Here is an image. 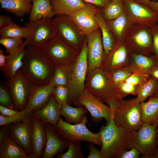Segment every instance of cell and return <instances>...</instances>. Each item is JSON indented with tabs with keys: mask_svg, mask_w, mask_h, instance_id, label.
<instances>
[{
	"mask_svg": "<svg viewBox=\"0 0 158 158\" xmlns=\"http://www.w3.org/2000/svg\"><path fill=\"white\" fill-rule=\"evenodd\" d=\"M109 73L116 83L125 81L133 74L125 66L115 68Z\"/></svg>",
	"mask_w": 158,
	"mask_h": 158,
	"instance_id": "obj_40",
	"label": "cell"
},
{
	"mask_svg": "<svg viewBox=\"0 0 158 158\" xmlns=\"http://www.w3.org/2000/svg\"><path fill=\"white\" fill-rule=\"evenodd\" d=\"M157 143L158 144V134H157Z\"/></svg>",
	"mask_w": 158,
	"mask_h": 158,
	"instance_id": "obj_59",
	"label": "cell"
},
{
	"mask_svg": "<svg viewBox=\"0 0 158 158\" xmlns=\"http://www.w3.org/2000/svg\"><path fill=\"white\" fill-rule=\"evenodd\" d=\"M87 74L101 67L105 58L99 28L87 37Z\"/></svg>",
	"mask_w": 158,
	"mask_h": 158,
	"instance_id": "obj_16",
	"label": "cell"
},
{
	"mask_svg": "<svg viewBox=\"0 0 158 158\" xmlns=\"http://www.w3.org/2000/svg\"><path fill=\"white\" fill-rule=\"evenodd\" d=\"M140 153L134 148L126 150L120 156L119 158H138Z\"/></svg>",
	"mask_w": 158,
	"mask_h": 158,
	"instance_id": "obj_48",
	"label": "cell"
},
{
	"mask_svg": "<svg viewBox=\"0 0 158 158\" xmlns=\"http://www.w3.org/2000/svg\"><path fill=\"white\" fill-rule=\"evenodd\" d=\"M23 38L1 37L0 44L5 48L6 52L11 54L15 52L22 45Z\"/></svg>",
	"mask_w": 158,
	"mask_h": 158,
	"instance_id": "obj_38",
	"label": "cell"
},
{
	"mask_svg": "<svg viewBox=\"0 0 158 158\" xmlns=\"http://www.w3.org/2000/svg\"><path fill=\"white\" fill-rule=\"evenodd\" d=\"M57 35L68 46L80 51L87 37L67 15H61L52 19Z\"/></svg>",
	"mask_w": 158,
	"mask_h": 158,
	"instance_id": "obj_10",
	"label": "cell"
},
{
	"mask_svg": "<svg viewBox=\"0 0 158 158\" xmlns=\"http://www.w3.org/2000/svg\"><path fill=\"white\" fill-rule=\"evenodd\" d=\"M96 18L101 30L102 43L106 57L114 47L116 41L107 21L103 17L101 9L96 14Z\"/></svg>",
	"mask_w": 158,
	"mask_h": 158,
	"instance_id": "obj_26",
	"label": "cell"
},
{
	"mask_svg": "<svg viewBox=\"0 0 158 158\" xmlns=\"http://www.w3.org/2000/svg\"><path fill=\"white\" fill-rule=\"evenodd\" d=\"M61 107L62 105L56 102L52 95L46 104L35 111L32 115L54 126L60 117Z\"/></svg>",
	"mask_w": 158,
	"mask_h": 158,
	"instance_id": "obj_24",
	"label": "cell"
},
{
	"mask_svg": "<svg viewBox=\"0 0 158 158\" xmlns=\"http://www.w3.org/2000/svg\"><path fill=\"white\" fill-rule=\"evenodd\" d=\"M71 66L55 65L54 75L50 83L54 86L61 85L68 87Z\"/></svg>",
	"mask_w": 158,
	"mask_h": 158,
	"instance_id": "obj_33",
	"label": "cell"
},
{
	"mask_svg": "<svg viewBox=\"0 0 158 158\" xmlns=\"http://www.w3.org/2000/svg\"><path fill=\"white\" fill-rule=\"evenodd\" d=\"M152 158H158V146H157L155 153Z\"/></svg>",
	"mask_w": 158,
	"mask_h": 158,
	"instance_id": "obj_56",
	"label": "cell"
},
{
	"mask_svg": "<svg viewBox=\"0 0 158 158\" xmlns=\"http://www.w3.org/2000/svg\"><path fill=\"white\" fill-rule=\"evenodd\" d=\"M86 3L94 5L97 7L102 8L106 6L110 2V0H83Z\"/></svg>",
	"mask_w": 158,
	"mask_h": 158,
	"instance_id": "obj_49",
	"label": "cell"
},
{
	"mask_svg": "<svg viewBox=\"0 0 158 158\" xmlns=\"http://www.w3.org/2000/svg\"><path fill=\"white\" fill-rule=\"evenodd\" d=\"M89 124L86 116L80 123L74 125L64 121L60 117L54 127L58 134L69 142L85 141L101 147L100 132L94 133L87 128Z\"/></svg>",
	"mask_w": 158,
	"mask_h": 158,
	"instance_id": "obj_5",
	"label": "cell"
},
{
	"mask_svg": "<svg viewBox=\"0 0 158 158\" xmlns=\"http://www.w3.org/2000/svg\"><path fill=\"white\" fill-rule=\"evenodd\" d=\"M113 119L118 127L130 132L137 130L143 123L140 103L135 98L121 100L114 109Z\"/></svg>",
	"mask_w": 158,
	"mask_h": 158,
	"instance_id": "obj_4",
	"label": "cell"
},
{
	"mask_svg": "<svg viewBox=\"0 0 158 158\" xmlns=\"http://www.w3.org/2000/svg\"><path fill=\"white\" fill-rule=\"evenodd\" d=\"M158 85V81L151 77L145 82L140 85L138 94L135 98L141 103L148 98L152 96Z\"/></svg>",
	"mask_w": 158,
	"mask_h": 158,
	"instance_id": "obj_36",
	"label": "cell"
},
{
	"mask_svg": "<svg viewBox=\"0 0 158 158\" xmlns=\"http://www.w3.org/2000/svg\"><path fill=\"white\" fill-rule=\"evenodd\" d=\"M52 95L56 102L61 105L68 104V87L61 85L55 86L54 87Z\"/></svg>",
	"mask_w": 158,
	"mask_h": 158,
	"instance_id": "obj_39",
	"label": "cell"
},
{
	"mask_svg": "<svg viewBox=\"0 0 158 158\" xmlns=\"http://www.w3.org/2000/svg\"><path fill=\"white\" fill-rule=\"evenodd\" d=\"M32 7L29 20L52 18L54 15L51 0H32Z\"/></svg>",
	"mask_w": 158,
	"mask_h": 158,
	"instance_id": "obj_30",
	"label": "cell"
},
{
	"mask_svg": "<svg viewBox=\"0 0 158 158\" xmlns=\"http://www.w3.org/2000/svg\"><path fill=\"white\" fill-rule=\"evenodd\" d=\"M150 75L158 81V65L154 66L151 70Z\"/></svg>",
	"mask_w": 158,
	"mask_h": 158,
	"instance_id": "obj_54",
	"label": "cell"
},
{
	"mask_svg": "<svg viewBox=\"0 0 158 158\" xmlns=\"http://www.w3.org/2000/svg\"></svg>",
	"mask_w": 158,
	"mask_h": 158,
	"instance_id": "obj_62",
	"label": "cell"
},
{
	"mask_svg": "<svg viewBox=\"0 0 158 158\" xmlns=\"http://www.w3.org/2000/svg\"><path fill=\"white\" fill-rule=\"evenodd\" d=\"M131 54L123 40L116 42L101 67L109 72L115 68L125 66L129 61Z\"/></svg>",
	"mask_w": 158,
	"mask_h": 158,
	"instance_id": "obj_18",
	"label": "cell"
},
{
	"mask_svg": "<svg viewBox=\"0 0 158 158\" xmlns=\"http://www.w3.org/2000/svg\"><path fill=\"white\" fill-rule=\"evenodd\" d=\"M68 148V150L66 152L58 154L56 158H84L80 141L69 142Z\"/></svg>",
	"mask_w": 158,
	"mask_h": 158,
	"instance_id": "obj_37",
	"label": "cell"
},
{
	"mask_svg": "<svg viewBox=\"0 0 158 158\" xmlns=\"http://www.w3.org/2000/svg\"><path fill=\"white\" fill-rule=\"evenodd\" d=\"M135 2L139 4L144 5L147 6L148 2L150 0H132Z\"/></svg>",
	"mask_w": 158,
	"mask_h": 158,
	"instance_id": "obj_55",
	"label": "cell"
},
{
	"mask_svg": "<svg viewBox=\"0 0 158 158\" xmlns=\"http://www.w3.org/2000/svg\"><path fill=\"white\" fill-rule=\"evenodd\" d=\"M151 9L158 14V1H153L150 0L147 6Z\"/></svg>",
	"mask_w": 158,
	"mask_h": 158,
	"instance_id": "obj_53",
	"label": "cell"
},
{
	"mask_svg": "<svg viewBox=\"0 0 158 158\" xmlns=\"http://www.w3.org/2000/svg\"><path fill=\"white\" fill-rule=\"evenodd\" d=\"M13 22L11 18L6 15L0 16V28L5 27Z\"/></svg>",
	"mask_w": 158,
	"mask_h": 158,
	"instance_id": "obj_51",
	"label": "cell"
},
{
	"mask_svg": "<svg viewBox=\"0 0 158 158\" xmlns=\"http://www.w3.org/2000/svg\"><path fill=\"white\" fill-rule=\"evenodd\" d=\"M0 112L1 115L5 116H22L30 117L26 114L24 110L18 111L0 105Z\"/></svg>",
	"mask_w": 158,
	"mask_h": 158,
	"instance_id": "obj_44",
	"label": "cell"
},
{
	"mask_svg": "<svg viewBox=\"0 0 158 158\" xmlns=\"http://www.w3.org/2000/svg\"><path fill=\"white\" fill-rule=\"evenodd\" d=\"M158 65L154 55L150 56L131 53L128 62L125 66L132 73L150 75L151 70Z\"/></svg>",
	"mask_w": 158,
	"mask_h": 158,
	"instance_id": "obj_22",
	"label": "cell"
},
{
	"mask_svg": "<svg viewBox=\"0 0 158 158\" xmlns=\"http://www.w3.org/2000/svg\"><path fill=\"white\" fill-rule=\"evenodd\" d=\"M31 117L10 125L9 136L29 154L32 153Z\"/></svg>",
	"mask_w": 158,
	"mask_h": 158,
	"instance_id": "obj_19",
	"label": "cell"
},
{
	"mask_svg": "<svg viewBox=\"0 0 158 158\" xmlns=\"http://www.w3.org/2000/svg\"><path fill=\"white\" fill-rule=\"evenodd\" d=\"M85 90L114 108L123 99L117 84L109 73L101 67L87 74Z\"/></svg>",
	"mask_w": 158,
	"mask_h": 158,
	"instance_id": "obj_2",
	"label": "cell"
},
{
	"mask_svg": "<svg viewBox=\"0 0 158 158\" xmlns=\"http://www.w3.org/2000/svg\"><path fill=\"white\" fill-rule=\"evenodd\" d=\"M55 15L69 16L86 4L83 0H51Z\"/></svg>",
	"mask_w": 158,
	"mask_h": 158,
	"instance_id": "obj_27",
	"label": "cell"
},
{
	"mask_svg": "<svg viewBox=\"0 0 158 158\" xmlns=\"http://www.w3.org/2000/svg\"><path fill=\"white\" fill-rule=\"evenodd\" d=\"M0 34L1 37L24 38L27 39L30 35L31 30L27 26L20 27L12 22L0 28Z\"/></svg>",
	"mask_w": 158,
	"mask_h": 158,
	"instance_id": "obj_34",
	"label": "cell"
},
{
	"mask_svg": "<svg viewBox=\"0 0 158 158\" xmlns=\"http://www.w3.org/2000/svg\"><path fill=\"white\" fill-rule=\"evenodd\" d=\"M106 21L116 42L123 40L126 34L132 24L125 11L118 18Z\"/></svg>",
	"mask_w": 158,
	"mask_h": 158,
	"instance_id": "obj_31",
	"label": "cell"
},
{
	"mask_svg": "<svg viewBox=\"0 0 158 158\" xmlns=\"http://www.w3.org/2000/svg\"><path fill=\"white\" fill-rule=\"evenodd\" d=\"M140 106L143 122L158 124V97H149L147 102L140 103Z\"/></svg>",
	"mask_w": 158,
	"mask_h": 158,
	"instance_id": "obj_29",
	"label": "cell"
},
{
	"mask_svg": "<svg viewBox=\"0 0 158 158\" xmlns=\"http://www.w3.org/2000/svg\"><path fill=\"white\" fill-rule=\"evenodd\" d=\"M55 66L41 48L28 44L20 69L32 85H42L49 83L54 75Z\"/></svg>",
	"mask_w": 158,
	"mask_h": 158,
	"instance_id": "obj_1",
	"label": "cell"
},
{
	"mask_svg": "<svg viewBox=\"0 0 158 158\" xmlns=\"http://www.w3.org/2000/svg\"><path fill=\"white\" fill-rule=\"evenodd\" d=\"M0 105L12 109L15 106L8 90L4 84H1L0 86Z\"/></svg>",
	"mask_w": 158,
	"mask_h": 158,
	"instance_id": "obj_42",
	"label": "cell"
},
{
	"mask_svg": "<svg viewBox=\"0 0 158 158\" xmlns=\"http://www.w3.org/2000/svg\"><path fill=\"white\" fill-rule=\"evenodd\" d=\"M46 141L42 158H52L68 148L69 142L62 137L51 124L45 123Z\"/></svg>",
	"mask_w": 158,
	"mask_h": 158,
	"instance_id": "obj_20",
	"label": "cell"
},
{
	"mask_svg": "<svg viewBox=\"0 0 158 158\" xmlns=\"http://www.w3.org/2000/svg\"><path fill=\"white\" fill-rule=\"evenodd\" d=\"M151 77L150 75L133 73L125 81L134 85H140L145 82Z\"/></svg>",
	"mask_w": 158,
	"mask_h": 158,
	"instance_id": "obj_43",
	"label": "cell"
},
{
	"mask_svg": "<svg viewBox=\"0 0 158 158\" xmlns=\"http://www.w3.org/2000/svg\"><path fill=\"white\" fill-rule=\"evenodd\" d=\"M25 26L31 30L30 36L26 39L28 44L41 48L49 40L57 35L52 18H42L29 20Z\"/></svg>",
	"mask_w": 158,
	"mask_h": 158,
	"instance_id": "obj_12",
	"label": "cell"
},
{
	"mask_svg": "<svg viewBox=\"0 0 158 158\" xmlns=\"http://www.w3.org/2000/svg\"><path fill=\"white\" fill-rule=\"evenodd\" d=\"M0 158H34L8 135L0 143Z\"/></svg>",
	"mask_w": 158,
	"mask_h": 158,
	"instance_id": "obj_25",
	"label": "cell"
},
{
	"mask_svg": "<svg viewBox=\"0 0 158 158\" xmlns=\"http://www.w3.org/2000/svg\"><path fill=\"white\" fill-rule=\"evenodd\" d=\"M28 44V40L25 39L21 46L15 52L6 55V64L1 71L8 81L13 78L22 67L26 47Z\"/></svg>",
	"mask_w": 158,
	"mask_h": 158,
	"instance_id": "obj_23",
	"label": "cell"
},
{
	"mask_svg": "<svg viewBox=\"0 0 158 158\" xmlns=\"http://www.w3.org/2000/svg\"><path fill=\"white\" fill-rule=\"evenodd\" d=\"M87 38L76 59L71 66L68 104L70 105L85 90L87 73Z\"/></svg>",
	"mask_w": 158,
	"mask_h": 158,
	"instance_id": "obj_6",
	"label": "cell"
},
{
	"mask_svg": "<svg viewBox=\"0 0 158 158\" xmlns=\"http://www.w3.org/2000/svg\"><path fill=\"white\" fill-rule=\"evenodd\" d=\"M157 24H158V23H157Z\"/></svg>",
	"mask_w": 158,
	"mask_h": 158,
	"instance_id": "obj_61",
	"label": "cell"
},
{
	"mask_svg": "<svg viewBox=\"0 0 158 158\" xmlns=\"http://www.w3.org/2000/svg\"><path fill=\"white\" fill-rule=\"evenodd\" d=\"M153 38L152 53L158 61V25L157 24L150 28Z\"/></svg>",
	"mask_w": 158,
	"mask_h": 158,
	"instance_id": "obj_46",
	"label": "cell"
},
{
	"mask_svg": "<svg viewBox=\"0 0 158 158\" xmlns=\"http://www.w3.org/2000/svg\"><path fill=\"white\" fill-rule=\"evenodd\" d=\"M32 154L34 158L42 157L46 141L45 123L37 117H31Z\"/></svg>",
	"mask_w": 158,
	"mask_h": 158,
	"instance_id": "obj_21",
	"label": "cell"
},
{
	"mask_svg": "<svg viewBox=\"0 0 158 158\" xmlns=\"http://www.w3.org/2000/svg\"><path fill=\"white\" fill-rule=\"evenodd\" d=\"M28 117L22 116H8L0 115V126H2L21 121L25 120Z\"/></svg>",
	"mask_w": 158,
	"mask_h": 158,
	"instance_id": "obj_45",
	"label": "cell"
},
{
	"mask_svg": "<svg viewBox=\"0 0 158 158\" xmlns=\"http://www.w3.org/2000/svg\"><path fill=\"white\" fill-rule=\"evenodd\" d=\"M123 40L131 53L150 56L152 53L153 36L148 27L132 24Z\"/></svg>",
	"mask_w": 158,
	"mask_h": 158,
	"instance_id": "obj_7",
	"label": "cell"
},
{
	"mask_svg": "<svg viewBox=\"0 0 158 158\" xmlns=\"http://www.w3.org/2000/svg\"><path fill=\"white\" fill-rule=\"evenodd\" d=\"M124 11L132 24L151 28L158 23V14L148 6L132 0H123Z\"/></svg>",
	"mask_w": 158,
	"mask_h": 158,
	"instance_id": "obj_14",
	"label": "cell"
},
{
	"mask_svg": "<svg viewBox=\"0 0 158 158\" xmlns=\"http://www.w3.org/2000/svg\"><path fill=\"white\" fill-rule=\"evenodd\" d=\"M1 8L18 17L30 14L32 0H0Z\"/></svg>",
	"mask_w": 158,
	"mask_h": 158,
	"instance_id": "obj_28",
	"label": "cell"
},
{
	"mask_svg": "<svg viewBox=\"0 0 158 158\" xmlns=\"http://www.w3.org/2000/svg\"><path fill=\"white\" fill-rule=\"evenodd\" d=\"M10 125L1 126L0 130V143L8 135Z\"/></svg>",
	"mask_w": 158,
	"mask_h": 158,
	"instance_id": "obj_50",
	"label": "cell"
},
{
	"mask_svg": "<svg viewBox=\"0 0 158 158\" xmlns=\"http://www.w3.org/2000/svg\"><path fill=\"white\" fill-rule=\"evenodd\" d=\"M54 86L51 83L46 85H33L27 104L23 110L31 117L36 111L43 107L52 95Z\"/></svg>",
	"mask_w": 158,
	"mask_h": 158,
	"instance_id": "obj_17",
	"label": "cell"
},
{
	"mask_svg": "<svg viewBox=\"0 0 158 158\" xmlns=\"http://www.w3.org/2000/svg\"><path fill=\"white\" fill-rule=\"evenodd\" d=\"M116 83L123 99L128 95H137L140 85H134L125 81Z\"/></svg>",
	"mask_w": 158,
	"mask_h": 158,
	"instance_id": "obj_41",
	"label": "cell"
},
{
	"mask_svg": "<svg viewBox=\"0 0 158 158\" xmlns=\"http://www.w3.org/2000/svg\"><path fill=\"white\" fill-rule=\"evenodd\" d=\"M99 132L102 141L100 151L103 158H119L129 150L131 132L117 126L113 118L108 124L102 127Z\"/></svg>",
	"mask_w": 158,
	"mask_h": 158,
	"instance_id": "obj_3",
	"label": "cell"
},
{
	"mask_svg": "<svg viewBox=\"0 0 158 158\" xmlns=\"http://www.w3.org/2000/svg\"><path fill=\"white\" fill-rule=\"evenodd\" d=\"M77 106H83L90 114L92 121L97 123L104 118L108 124L113 118L114 108L105 104L88 91L85 90L73 103Z\"/></svg>",
	"mask_w": 158,
	"mask_h": 158,
	"instance_id": "obj_11",
	"label": "cell"
},
{
	"mask_svg": "<svg viewBox=\"0 0 158 158\" xmlns=\"http://www.w3.org/2000/svg\"><path fill=\"white\" fill-rule=\"evenodd\" d=\"M152 96L158 97V85Z\"/></svg>",
	"mask_w": 158,
	"mask_h": 158,
	"instance_id": "obj_57",
	"label": "cell"
},
{
	"mask_svg": "<svg viewBox=\"0 0 158 158\" xmlns=\"http://www.w3.org/2000/svg\"><path fill=\"white\" fill-rule=\"evenodd\" d=\"M6 61V55L4 54L3 51L0 50V69L2 70L4 68Z\"/></svg>",
	"mask_w": 158,
	"mask_h": 158,
	"instance_id": "obj_52",
	"label": "cell"
},
{
	"mask_svg": "<svg viewBox=\"0 0 158 158\" xmlns=\"http://www.w3.org/2000/svg\"><path fill=\"white\" fill-rule=\"evenodd\" d=\"M7 85L15 107L19 111L25 108L33 85L24 76L21 69L8 81Z\"/></svg>",
	"mask_w": 158,
	"mask_h": 158,
	"instance_id": "obj_13",
	"label": "cell"
},
{
	"mask_svg": "<svg viewBox=\"0 0 158 158\" xmlns=\"http://www.w3.org/2000/svg\"><path fill=\"white\" fill-rule=\"evenodd\" d=\"M41 48L55 65L71 66L80 51L68 46L58 35L47 41Z\"/></svg>",
	"mask_w": 158,
	"mask_h": 158,
	"instance_id": "obj_9",
	"label": "cell"
},
{
	"mask_svg": "<svg viewBox=\"0 0 158 158\" xmlns=\"http://www.w3.org/2000/svg\"><path fill=\"white\" fill-rule=\"evenodd\" d=\"M152 1H158V0H152Z\"/></svg>",
	"mask_w": 158,
	"mask_h": 158,
	"instance_id": "obj_60",
	"label": "cell"
},
{
	"mask_svg": "<svg viewBox=\"0 0 158 158\" xmlns=\"http://www.w3.org/2000/svg\"><path fill=\"white\" fill-rule=\"evenodd\" d=\"M101 10L106 20L115 19L124 11L123 0H111L106 6L101 8Z\"/></svg>",
	"mask_w": 158,
	"mask_h": 158,
	"instance_id": "obj_35",
	"label": "cell"
},
{
	"mask_svg": "<svg viewBox=\"0 0 158 158\" xmlns=\"http://www.w3.org/2000/svg\"><path fill=\"white\" fill-rule=\"evenodd\" d=\"M88 111L84 106L75 107L67 104L62 106L60 115L65 118L67 123L75 124L81 122Z\"/></svg>",
	"mask_w": 158,
	"mask_h": 158,
	"instance_id": "obj_32",
	"label": "cell"
},
{
	"mask_svg": "<svg viewBox=\"0 0 158 158\" xmlns=\"http://www.w3.org/2000/svg\"><path fill=\"white\" fill-rule=\"evenodd\" d=\"M157 125V123L152 125L143 123L138 130L131 132L129 149L134 148L143 157L152 158L158 146L156 132Z\"/></svg>",
	"mask_w": 158,
	"mask_h": 158,
	"instance_id": "obj_8",
	"label": "cell"
},
{
	"mask_svg": "<svg viewBox=\"0 0 158 158\" xmlns=\"http://www.w3.org/2000/svg\"><path fill=\"white\" fill-rule=\"evenodd\" d=\"M156 132H157V134H158V124L157 125V126L156 128Z\"/></svg>",
	"mask_w": 158,
	"mask_h": 158,
	"instance_id": "obj_58",
	"label": "cell"
},
{
	"mask_svg": "<svg viewBox=\"0 0 158 158\" xmlns=\"http://www.w3.org/2000/svg\"><path fill=\"white\" fill-rule=\"evenodd\" d=\"M100 9L94 5L86 3L84 7L68 16L77 25L81 32L87 37L99 28L96 16Z\"/></svg>",
	"mask_w": 158,
	"mask_h": 158,
	"instance_id": "obj_15",
	"label": "cell"
},
{
	"mask_svg": "<svg viewBox=\"0 0 158 158\" xmlns=\"http://www.w3.org/2000/svg\"><path fill=\"white\" fill-rule=\"evenodd\" d=\"M89 154L87 158H103L100 151L97 149L92 144L88 142Z\"/></svg>",
	"mask_w": 158,
	"mask_h": 158,
	"instance_id": "obj_47",
	"label": "cell"
}]
</instances>
